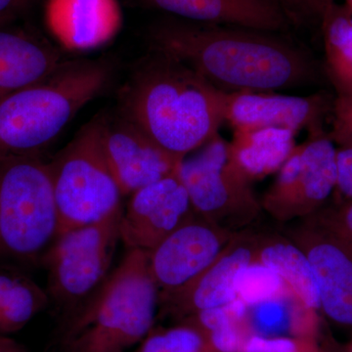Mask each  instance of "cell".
<instances>
[{"mask_svg":"<svg viewBox=\"0 0 352 352\" xmlns=\"http://www.w3.org/2000/svg\"><path fill=\"white\" fill-rule=\"evenodd\" d=\"M148 41L226 94L291 89L319 78L312 55L275 32L170 17L150 27Z\"/></svg>","mask_w":352,"mask_h":352,"instance_id":"obj_1","label":"cell"},{"mask_svg":"<svg viewBox=\"0 0 352 352\" xmlns=\"http://www.w3.org/2000/svg\"><path fill=\"white\" fill-rule=\"evenodd\" d=\"M227 94L178 58L150 48L120 88L117 110L180 161L219 134Z\"/></svg>","mask_w":352,"mask_h":352,"instance_id":"obj_2","label":"cell"},{"mask_svg":"<svg viewBox=\"0 0 352 352\" xmlns=\"http://www.w3.org/2000/svg\"><path fill=\"white\" fill-rule=\"evenodd\" d=\"M106 58L63 61L43 80L0 100V154H38L115 78Z\"/></svg>","mask_w":352,"mask_h":352,"instance_id":"obj_3","label":"cell"},{"mask_svg":"<svg viewBox=\"0 0 352 352\" xmlns=\"http://www.w3.org/2000/svg\"><path fill=\"white\" fill-rule=\"evenodd\" d=\"M157 286L148 252L129 250L83 314L69 340L75 352H124L149 333L157 305Z\"/></svg>","mask_w":352,"mask_h":352,"instance_id":"obj_4","label":"cell"},{"mask_svg":"<svg viewBox=\"0 0 352 352\" xmlns=\"http://www.w3.org/2000/svg\"><path fill=\"white\" fill-rule=\"evenodd\" d=\"M57 236L47 162L38 154H0V266L38 263Z\"/></svg>","mask_w":352,"mask_h":352,"instance_id":"obj_5","label":"cell"},{"mask_svg":"<svg viewBox=\"0 0 352 352\" xmlns=\"http://www.w3.org/2000/svg\"><path fill=\"white\" fill-rule=\"evenodd\" d=\"M47 164L58 235L100 221L122 208L124 195L102 145L99 116L85 124Z\"/></svg>","mask_w":352,"mask_h":352,"instance_id":"obj_6","label":"cell"},{"mask_svg":"<svg viewBox=\"0 0 352 352\" xmlns=\"http://www.w3.org/2000/svg\"><path fill=\"white\" fill-rule=\"evenodd\" d=\"M122 212L120 208L100 221L57 236L43 258L57 302L76 303L103 281L120 240Z\"/></svg>","mask_w":352,"mask_h":352,"instance_id":"obj_7","label":"cell"},{"mask_svg":"<svg viewBox=\"0 0 352 352\" xmlns=\"http://www.w3.org/2000/svg\"><path fill=\"white\" fill-rule=\"evenodd\" d=\"M99 117L104 153L124 197L175 173L180 161L119 111Z\"/></svg>","mask_w":352,"mask_h":352,"instance_id":"obj_8","label":"cell"},{"mask_svg":"<svg viewBox=\"0 0 352 352\" xmlns=\"http://www.w3.org/2000/svg\"><path fill=\"white\" fill-rule=\"evenodd\" d=\"M176 173L193 208L203 214L251 201L248 177L234 162L230 144L219 134L180 160Z\"/></svg>","mask_w":352,"mask_h":352,"instance_id":"obj_9","label":"cell"},{"mask_svg":"<svg viewBox=\"0 0 352 352\" xmlns=\"http://www.w3.org/2000/svg\"><path fill=\"white\" fill-rule=\"evenodd\" d=\"M120 237L129 250L150 252L186 223L193 206L176 170L129 196Z\"/></svg>","mask_w":352,"mask_h":352,"instance_id":"obj_10","label":"cell"},{"mask_svg":"<svg viewBox=\"0 0 352 352\" xmlns=\"http://www.w3.org/2000/svg\"><path fill=\"white\" fill-rule=\"evenodd\" d=\"M309 132L279 170L268 195L273 207L298 208L320 203L337 186V148L323 127Z\"/></svg>","mask_w":352,"mask_h":352,"instance_id":"obj_11","label":"cell"},{"mask_svg":"<svg viewBox=\"0 0 352 352\" xmlns=\"http://www.w3.org/2000/svg\"><path fill=\"white\" fill-rule=\"evenodd\" d=\"M333 98L326 94L289 96L273 92L227 94L226 122L233 129H274L294 132L321 129L332 112Z\"/></svg>","mask_w":352,"mask_h":352,"instance_id":"obj_12","label":"cell"},{"mask_svg":"<svg viewBox=\"0 0 352 352\" xmlns=\"http://www.w3.org/2000/svg\"><path fill=\"white\" fill-rule=\"evenodd\" d=\"M220 249L219 236L210 227L187 221L148 252L150 272L157 288L173 293L203 274Z\"/></svg>","mask_w":352,"mask_h":352,"instance_id":"obj_13","label":"cell"},{"mask_svg":"<svg viewBox=\"0 0 352 352\" xmlns=\"http://www.w3.org/2000/svg\"><path fill=\"white\" fill-rule=\"evenodd\" d=\"M171 17L199 24L234 25L280 34L292 17L282 0H140Z\"/></svg>","mask_w":352,"mask_h":352,"instance_id":"obj_14","label":"cell"},{"mask_svg":"<svg viewBox=\"0 0 352 352\" xmlns=\"http://www.w3.org/2000/svg\"><path fill=\"white\" fill-rule=\"evenodd\" d=\"M45 19L50 31L72 50H90L119 31L117 0H48Z\"/></svg>","mask_w":352,"mask_h":352,"instance_id":"obj_15","label":"cell"},{"mask_svg":"<svg viewBox=\"0 0 352 352\" xmlns=\"http://www.w3.org/2000/svg\"><path fill=\"white\" fill-rule=\"evenodd\" d=\"M63 61L36 34L15 25L0 27V100L43 80Z\"/></svg>","mask_w":352,"mask_h":352,"instance_id":"obj_16","label":"cell"},{"mask_svg":"<svg viewBox=\"0 0 352 352\" xmlns=\"http://www.w3.org/2000/svg\"><path fill=\"white\" fill-rule=\"evenodd\" d=\"M296 132L284 129H233L231 155L248 178L279 170L295 149Z\"/></svg>","mask_w":352,"mask_h":352,"instance_id":"obj_17","label":"cell"},{"mask_svg":"<svg viewBox=\"0 0 352 352\" xmlns=\"http://www.w3.org/2000/svg\"><path fill=\"white\" fill-rule=\"evenodd\" d=\"M307 256L318 281L321 307L333 320L352 325V261L329 244L316 245Z\"/></svg>","mask_w":352,"mask_h":352,"instance_id":"obj_18","label":"cell"},{"mask_svg":"<svg viewBox=\"0 0 352 352\" xmlns=\"http://www.w3.org/2000/svg\"><path fill=\"white\" fill-rule=\"evenodd\" d=\"M252 263V252L239 248L221 258H217L203 274L188 286L173 292L183 305L195 311L223 307L237 298L238 275Z\"/></svg>","mask_w":352,"mask_h":352,"instance_id":"obj_19","label":"cell"},{"mask_svg":"<svg viewBox=\"0 0 352 352\" xmlns=\"http://www.w3.org/2000/svg\"><path fill=\"white\" fill-rule=\"evenodd\" d=\"M325 69L337 95L352 94V14L333 6L322 21Z\"/></svg>","mask_w":352,"mask_h":352,"instance_id":"obj_20","label":"cell"},{"mask_svg":"<svg viewBox=\"0 0 352 352\" xmlns=\"http://www.w3.org/2000/svg\"><path fill=\"white\" fill-rule=\"evenodd\" d=\"M261 263L275 271L305 307H321L318 281L309 258L296 247L274 244L261 252Z\"/></svg>","mask_w":352,"mask_h":352,"instance_id":"obj_21","label":"cell"},{"mask_svg":"<svg viewBox=\"0 0 352 352\" xmlns=\"http://www.w3.org/2000/svg\"><path fill=\"white\" fill-rule=\"evenodd\" d=\"M44 302L45 296L31 282L0 275V335L19 330Z\"/></svg>","mask_w":352,"mask_h":352,"instance_id":"obj_22","label":"cell"},{"mask_svg":"<svg viewBox=\"0 0 352 352\" xmlns=\"http://www.w3.org/2000/svg\"><path fill=\"white\" fill-rule=\"evenodd\" d=\"M285 289L279 275L261 261L245 266L236 282L237 298L248 307L283 295Z\"/></svg>","mask_w":352,"mask_h":352,"instance_id":"obj_23","label":"cell"},{"mask_svg":"<svg viewBox=\"0 0 352 352\" xmlns=\"http://www.w3.org/2000/svg\"><path fill=\"white\" fill-rule=\"evenodd\" d=\"M248 316L252 332L263 337H284L293 324L291 303L284 295L252 305Z\"/></svg>","mask_w":352,"mask_h":352,"instance_id":"obj_24","label":"cell"},{"mask_svg":"<svg viewBox=\"0 0 352 352\" xmlns=\"http://www.w3.org/2000/svg\"><path fill=\"white\" fill-rule=\"evenodd\" d=\"M138 352H205V342L195 329L175 328L147 338Z\"/></svg>","mask_w":352,"mask_h":352,"instance_id":"obj_25","label":"cell"},{"mask_svg":"<svg viewBox=\"0 0 352 352\" xmlns=\"http://www.w3.org/2000/svg\"><path fill=\"white\" fill-rule=\"evenodd\" d=\"M249 307L239 298L223 307L208 308L198 314L199 323L208 333L231 324H239L248 315Z\"/></svg>","mask_w":352,"mask_h":352,"instance_id":"obj_26","label":"cell"},{"mask_svg":"<svg viewBox=\"0 0 352 352\" xmlns=\"http://www.w3.org/2000/svg\"><path fill=\"white\" fill-rule=\"evenodd\" d=\"M331 117V139L340 147L352 146V94L337 95L333 98Z\"/></svg>","mask_w":352,"mask_h":352,"instance_id":"obj_27","label":"cell"},{"mask_svg":"<svg viewBox=\"0 0 352 352\" xmlns=\"http://www.w3.org/2000/svg\"><path fill=\"white\" fill-rule=\"evenodd\" d=\"M242 352H298V346L289 338L263 337L252 333L245 339Z\"/></svg>","mask_w":352,"mask_h":352,"instance_id":"obj_28","label":"cell"},{"mask_svg":"<svg viewBox=\"0 0 352 352\" xmlns=\"http://www.w3.org/2000/svg\"><path fill=\"white\" fill-rule=\"evenodd\" d=\"M247 338L239 324H231L210 332V344L219 352H242Z\"/></svg>","mask_w":352,"mask_h":352,"instance_id":"obj_29","label":"cell"},{"mask_svg":"<svg viewBox=\"0 0 352 352\" xmlns=\"http://www.w3.org/2000/svg\"><path fill=\"white\" fill-rule=\"evenodd\" d=\"M287 10L293 15L300 13L303 16L316 18L321 23L329 11L335 6V0H282Z\"/></svg>","mask_w":352,"mask_h":352,"instance_id":"obj_30","label":"cell"},{"mask_svg":"<svg viewBox=\"0 0 352 352\" xmlns=\"http://www.w3.org/2000/svg\"><path fill=\"white\" fill-rule=\"evenodd\" d=\"M38 0H0V27L15 25L31 12Z\"/></svg>","mask_w":352,"mask_h":352,"instance_id":"obj_31","label":"cell"},{"mask_svg":"<svg viewBox=\"0 0 352 352\" xmlns=\"http://www.w3.org/2000/svg\"><path fill=\"white\" fill-rule=\"evenodd\" d=\"M337 186L344 195L352 197V146L337 149Z\"/></svg>","mask_w":352,"mask_h":352,"instance_id":"obj_32","label":"cell"},{"mask_svg":"<svg viewBox=\"0 0 352 352\" xmlns=\"http://www.w3.org/2000/svg\"><path fill=\"white\" fill-rule=\"evenodd\" d=\"M0 352H25L15 340L0 335Z\"/></svg>","mask_w":352,"mask_h":352,"instance_id":"obj_33","label":"cell"},{"mask_svg":"<svg viewBox=\"0 0 352 352\" xmlns=\"http://www.w3.org/2000/svg\"><path fill=\"white\" fill-rule=\"evenodd\" d=\"M347 224H349V229L352 232V206L351 208H349V212H347L346 215Z\"/></svg>","mask_w":352,"mask_h":352,"instance_id":"obj_34","label":"cell"}]
</instances>
